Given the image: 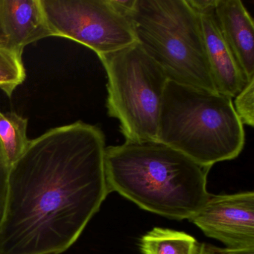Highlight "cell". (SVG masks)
<instances>
[{"label":"cell","instance_id":"obj_1","mask_svg":"<svg viewBox=\"0 0 254 254\" xmlns=\"http://www.w3.org/2000/svg\"><path fill=\"white\" fill-rule=\"evenodd\" d=\"M105 136L78 121L30 139L11 166L0 254H60L75 243L111 193Z\"/></svg>","mask_w":254,"mask_h":254},{"label":"cell","instance_id":"obj_2","mask_svg":"<svg viewBox=\"0 0 254 254\" xmlns=\"http://www.w3.org/2000/svg\"><path fill=\"white\" fill-rule=\"evenodd\" d=\"M210 169L158 140H126L105 149L110 191L171 219H190L203 206Z\"/></svg>","mask_w":254,"mask_h":254},{"label":"cell","instance_id":"obj_3","mask_svg":"<svg viewBox=\"0 0 254 254\" xmlns=\"http://www.w3.org/2000/svg\"><path fill=\"white\" fill-rule=\"evenodd\" d=\"M157 140L211 168L236 158L245 146V133L232 98L169 81Z\"/></svg>","mask_w":254,"mask_h":254},{"label":"cell","instance_id":"obj_4","mask_svg":"<svg viewBox=\"0 0 254 254\" xmlns=\"http://www.w3.org/2000/svg\"><path fill=\"white\" fill-rule=\"evenodd\" d=\"M128 19L136 42L169 81L217 92L200 17L187 0H137Z\"/></svg>","mask_w":254,"mask_h":254},{"label":"cell","instance_id":"obj_5","mask_svg":"<svg viewBox=\"0 0 254 254\" xmlns=\"http://www.w3.org/2000/svg\"><path fill=\"white\" fill-rule=\"evenodd\" d=\"M98 57L108 76V116L119 120L126 140H157L164 71L137 42Z\"/></svg>","mask_w":254,"mask_h":254},{"label":"cell","instance_id":"obj_6","mask_svg":"<svg viewBox=\"0 0 254 254\" xmlns=\"http://www.w3.org/2000/svg\"><path fill=\"white\" fill-rule=\"evenodd\" d=\"M53 37L85 46L98 56L136 42L131 23L111 0H41Z\"/></svg>","mask_w":254,"mask_h":254},{"label":"cell","instance_id":"obj_7","mask_svg":"<svg viewBox=\"0 0 254 254\" xmlns=\"http://www.w3.org/2000/svg\"><path fill=\"white\" fill-rule=\"evenodd\" d=\"M208 237L231 249L254 248V192L209 194L190 218Z\"/></svg>","mask_w":254,"mask_h":254},{"label":"cell","instance_id":"obj_8","mask_svg":"<svg viewBox=\"0 0 254 254\" xmlns=\"http://www.w3.org/2000/svg\"><path fill=\"white\" fill-rule=\"evenodd\" d=\"M215 7L197 12L205 53L215 90L233 99L243 90L248 81L223 36Z\"/></svg>","mask_w":254,"mask_h":254},{"label":"cell","instance_id":"obj_9","mask_svg":"<svg viewBox=\"0 0 254 254\" xmlns=\"http://www.w3.org/2000/svg\"><path fill=\"white\" fill-rule=\"evenodd\" d=\"M53 37L41 0H0V44L23 53L25 47Z\"/></svg>","mask_w":254,"mask_h":254},{"label":"cell","instance_id":"obj_10","mask_svg":"<svg viewBox=\"0 0 254 254\" xmlns=\"http://www.w3.org/2000/svg\"><path fill=\"white\" fill-rule=\"evenodd\" d=\"M215 12L226 42L248 81L254 79V24L240 0H216Z\"/></svg>","mask_w":254,"mask_h":254},{"label":"cell","instance_id":"obj_11","mask_svg":"<svg viewBox=\"0 0 254 254\" xmlns=\"http://www.w3.org/2000/svg\"><path fill=\"white\" fill-rule=\"evenodd\" d=\"M200 243L184 232L154 227L141 238L142 254H198Z\"/></svg>","mask_w":254,"mask_h":254},{"label":"cell","instance_id":"obj_12","mask_svg":"<svg viewBox=\"0 0 254 254\" xmlns=\"http://www.w3.org/2000/svg\"><path fill=\"white\" fill-rule=\"evenodd\" d=\"M27 127V119L16 113L0 111V142L11 167L29 145Z\"/></svg>","mask_w":254,"mask_h":254},{"label":"cell","instance_id":"obj_13","mask_svg":"<svg viewBox=\"0 0 254 254\" xmlns=\"http://www.w3.org/2000/svg\"><path fill=\"white\" fill-rule=\"evenodd\" d=\"M22 56L23 53L0 44V90L9 98L26 80V69Z\"/></svg>","mask_w":254,"mask_h":254},{"label":"cell","instance_id":"obj_14","mask_svg":"<svg viewBox=\"0 0 254 254\" xmlns=\"http://www.w3.org/2000/svg\"><path fill=\"white\" fill-rule=\"evenodd\" d=\"M254 79L248 81L243 90L235 97V111L242 124L254 126Z\"/></svg>","mask_w":254,"mask_h":254},{"label":"cell","instance_id":"obj_15","mask_svg":"<svg viewBox=\"0 0 254 254\" xmlns=\"http://www.w3.org/2000/svg\"><path fill=\"white\" fill-rule=\"evenodd\" d=\"M10 169L11 165L5 155L2 143L0 142V222L2 220L6 203Z\"/></svg>","mask_w":254,"mask_h":254},{"label":"cell","instance_id":"obj_16","mask_svg":"<svg viewBox=\"0 0 254 254\" xmlns=\"http://www.w3.org/2000/svg\"><path fill=\"white\" fill-rule=\"evenodd\" d=\"M198 254H254V249H231L228 248H219L209 244L200 245Z\"/></svg>","mask_w":254,"mask_h":254},{"label":"cell","instance_id":"obj_17","mask_svg":"<svg viewBox=\"0 0 254 254\" xmlns=\"http://www.w3.org/2000/svg\"><path fill=\"white\" fill-rule=\"evenodd\" d=\"M116 9L123 14L125 17L128 18L136 6L137 0H111Z\"/></svg>","mask_w":254,"mask_h":254}]
</instances>
